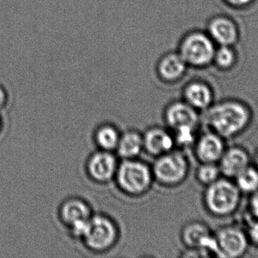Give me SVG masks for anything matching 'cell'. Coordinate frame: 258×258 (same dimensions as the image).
Instances as JSON below:
<instances>
[{
    "instance_id": "cell-1",
    "label": "cell",
    "mask_w": 258,
    "mask_h": 258,
    "mask_svg": "<svg viewBox=\"0 0 258 258\" xmlns=\"http://www.w3.org/2000/svg\"><path fill=\"white\" fill-rule=\"evenodd\" d=\"M201 123L226 141L239 137L252 124L254 111L251 106L240 98H223L203 112Z\"/></svg>"
},
{
    "instance_id": "cell-2",
    "label": "cell",
    "mask_w": 258,
    "mask_h": 258,
    "mask_svg": "<svg viewBox=\"0 0 258 258\" xmlns=\"http://www.w3.org/2000/svg\"><path fill=\"white\" fill-rule=\"evenodd\" d=\"M242 195L233 180L221 177L205 187L203 206L206 212L213 218H230L240 209Z\"/></svg>"
},
{
    "instance_id": "cell-3",
    "label": "cell",
    "mask_w": 258,
    "mask_h": 258,
    "mask_svg": "<svg viewBox=\"0 0 258 258\" xmlns=\"http://www.w3.org/2000/svg\"><path fill=\"white\" fill-rule=\"evenodd\" d=\"M216 47L207 32L192 30L183 35L177 51L189 68L203 69L212 65Z\"/></svg>"
},
{
    "instance_id": "cell-4",
    "label": "cell",
    "mask_w": 258,
    "mask_h": 258,
    "mask_svg": "<svg viewBox=\"0 0 258 258\" xmlns=\"http://www.w3.org/2000/svg\"><path fill=\"white\" fill-rule=\"evenodd\" d=\"M114 180L122 192L132 196L145 194L154 177L152 168L138 159H125L119 163Z\"/></svg>"
},
{
    "instance_id": "cell-5",
    "label": "cell",
    "mask_w": 258,
    "mask_h": 258,
    "mask_svg": "<svg viewBox=\"0 0 258 258\" xmlns=\"http://www.w3.org/2000/svg\"><path fill=\"white\" fill-rule=\"evenodd\" d=\"M154 180L165 186L181 184L189 176L190 163L187 156L180 150L156 157L151 167Z\"/></svg>"
},
{
    "instance_id": "cell-6",
    "label": "cell",
    "mask_w": 258,
    "mask_h": 258,
    "mask_svg": "<svg viewBox=\"0 0 258 258\" xmlns=\"http://www.w3.org/2000/svg\"><path fill=\"white\" fill-rule=\"evenodd\" d=\"M119 236V228L112 218L104 215H92L82 241L93 252H105L116 245Z\"/></svg>"
},
{
    "instance_id": "cell-7",
    "label": "cell",
    "mask_w": 258,
    "mask_h": 258,
    "mask_svg": "<svg viewBox=\"0 0 258 258\" xmlns=\"http://www.w3.org/2000/svg\"><path fill=\"white\" fill-rule=\"evenodd\" d=\"M214 236L219 257H243L251 245L246 230L236 224H227L219 227L214 233Z\"/></svg>"
},
{
    "instance_id": "cell-8",
    "label": "cell",
    "mask_w": 258,
    "mask_h": 258,
    "mask_svg": "<svg viewBox=\"0 0 258 258\" xmlns=\"http://www.w3.org/2000/svg\"><path fill=\"white\" fill-rule=\"evenodd\" d=\"M206 31L216 45L235 46L240 39L239 25L233 18L227 15L212 17L208 21Z\"/></svg>"
},
{
    "instance_id": "cell-9",
    "label": "cell",
    "mask_w": 258,
    "mask_h": 258,
    "mask_svg": "<svg viewBox=\"0 0 258 258\" xmlns=\"http://www.w3.org/2000/svg\"><path fill=\"white\" fill-rule=\"evenodd\" d=\"M119 163L113 151L99 149L88 159L86 171L93 181L108 183L114 180Z\"/></svg>"
},
{
    "instance_id": "cell-10",
    "label": "cell",
    "mask_w": 258,
    "mask_h": 258,
    "mask_svg": "<svg viewBox=\"0 0 258 258\" xmlns=\"http://www.w3.org/2000/svg\"><path fill=\"white\" fill-rule=\"evenodd\" d=\"M192 148L194 156L200 163L218 164L227 145L224 138L206 130L197 136Z\"/></svg>"
},
{
    "instance_id": "cell-11",
    "label": "cell",
    "mask_w": 258,
    "mask_h": 258,
    "mask_svg": "<svg viewBox=\"0 0 258 258\" xmlns=\"http://www.w3.org/2000/svg\"><path fill=\"white\" fill-rule=\"evenodd\" d=\"M164 119L171 130L186 127L198 128L201 124L200 112L183 99L172 101L167 106Z\"/></svg>"
},
{
    "instance_id": "cell-12",
    "label": "cell",
    "mask_w": 258,
    "mask_h": 258,
    "mask_svg": "<svg viewBox=\"0 0 258 258\" xmlns=\"http://www.w3.org/2000/svg\"><path fill=\"white\" fill-rule=\"evenodd\" d=\"M218 165L222 177L234 180L238 174L251 165V154L242 145L227 146Z\"/></svg>"
},
{
    "instance_id": "cell-13",
    "label": "cell",
    "mask_w": 258,
    "mask_h": 258,
    "mask_svg": "<svg viewBox=\"0 0 258 258\" xmlns=\"http://www.w3.org/2000/svg\"><path fill=\"white\" fill-rule=\"evenodd\" d=\"M183 100L202 113L215 102V90L206 80H192L183 88Z\"/></svg>"
},
{
    "instance_id": "cell-14",
    "label": "cell",
    "mask_w": 258,
    "mask_h": 258,
    "mask_svg": "<svg viewBox=\"0 0 258 258\" xmlns=\"http://www.w3.org/2000/svg\"><path fill=\"white\" fill-rule=\"evenodd\" d=\"M188 65L177 51H168L158 61L156 72L158 77L165 83L180 81L187 71Z\"/></svg>"
},
{
    "instance_id": "cell-15",
    "label": "cell",
    "mask_w": 258,
    "mask_h": 258,
    "mask_svg": "<svg viewBox=\"0 0 258 258\" xmlns=\"http://www.w3.org/2000/svg\"><path fill=\"white\" fill-rule=\"evenodd\" d=\"M144 150L150 156L158 157L175 148L172 132L161 127H153L143 134Z\"/></svg>"
},
{
    "instance_id": "cell-16",
    "label": "cell",
    "mask_w": 258,
    "mask_h": 258,
    "mask_svg": "<svg viewBox=\"0 0 258 258\" xmlns=\"http://www.w3.org/2000/svg\"><path fill=\"white\" fill-rule=\"evenodd\" d=\"M92 208L89 203L80 198L65 200L59 210L60 221L69 228L74 224L88 221L92 216Z\"/></svg>"
},
{
    "instance_id": "cell-17",
    "label": "cell",
    "mask_w": 258,
    "mask_h": 258,
    "mask_svg": "<svg viewBox=\"0 0 258 258\" xmlns=\"http://www.w3.org/2000/svg\"><path fill=\"white\" fill-rule=\"evenodd\" d=\"M143 150V134L135 130H126L121 133L116 151L122 160L138 159Z\"/></svg>"
},
{
    "instance_id": "cell-18",
    "label": "cell",
    "mask_w": 258,
    "mask_h": 258,
    "mask_svg": "<svg viewBox=\"0 0 258 258\" xmlns=\"http://www.w3.org/2000/svg\"><path fill=\"white\" fill-rule=\"evenodd\" d=\"M239 61V55L233 45H217L214 55L212 65L218 71L228 72L236 68Z\"/></svg>"
},
{
    "instance_id": "cell-19",
    "label": "cell",
    "mask_w": 258,
    "mask_h": 258,
    "mask_svg": "<svg viewBox=\"0 0 258 258\" xmlns=\"http://www.w3.org/2000/svg\"><path fill=\"white\" fill-rule=\"evenodd\" d=\"M120 135L115 126L103 124L95 130L94 139L99 149L113 151H116Z\"/></svg>"
},
{
    "instance_id": "cell-20",
    "label": "cell",
    "mask_w": 258,
    "mask_h": 258,
    "mask_svg": "<svg viewBox=\"0 0 258 258\" xmlns=\"http://www.w3.org/2000/svg\"><path fill=\"white\" fill-rule=\"evenodd\" d=\"M233 181L242 195H251L258 189V170L254 165H249Z\"/></svg>"
},
{
    "instance_id": "cell-21",
    "label": "cell",
    "mask_w": 258,
    "mask_h": 258,
    "mask_svg": "<svg viewBox=\"0 0 258 258\" xmlns=\"http://www.w3.org/2000/svg\"><path fill=\"white\" fill-rule=\"evenodd\" d=\"M221 176L218 164L200 163L196 171V178L202 186L206 187L219 180Z\"/></svg>"
},
{
    "instance_id": "cell-22",
    "label": "cell",
    "mask_w": 258,
    "mask_h": 258,
    "mask_svg": "<svg viewBox=\"0 0 258 258\" xmlns=\"http://www.w3.org/2000/svg\"><path fill=\"white\" fill-rule=\"evenodd\" d=\"M197 128L194 127H181L177 130H172L174 142L176 147L180 148H189L192 147L197 139Z\"/></svg>"
},
{
    "instance_id": "cell-23",
    "label": "cell",
    "mask_w": 258,
    "mask_h": 258,
    "mask_svg": "<svg viewBox=\"0 0 258 258\" xmlns=\"http://www.w3.org/2000/svg\"><path fill=\"white\" fill-rule=\"evenodd\" d=\"M248 212L251 220H258V189L248 195Z\"/></svg>"
},
{
    "instance_id": "cell-24",
    "label": "cell",
    "mask_w": 258,
    "mask_h": 258,
    "mask_svg": "<svg viewBox=\"0 0 258 258\" xmlns=\"http://www.w3.org/2000/svg\"><path fill=\"white\" fill-rule=\"evenodd\" d=\"M246 233L250 245L258 248V220H252L247 229Z\"/></svg>"
},
{
    "instance_id": "cell-25",
    "label": "cell",
    "mask_w": 258,
    "mask_h": 258,
    "mask_svg": "<svg viewBox=\"0 0 258 258\" xmlns=\"http://www.w3.org/2000/svg\"><path fill=\"white\" fill-rule=\"evenodd\" d=\"M222 1L229 7L236 10H240V9L249 8L255 3L256 0H222Z\"/></svg>"
},
{
    "instance_id": "cell-26",
    "label": "cell",
    "mask_w": 258,
    "mask_h": 258,
    "mask_svg": "<svg viewBox=\"0 0 258 258\" xmlns=\"http://www.w3.org/2000/svg\"><path fill=\"white\" fill-rule=\"evenodd\" d=\"M6 100H7V95L6 91L2 86H0V109L6 105Z\"/></svg>"
},
{
    "instance_id": "cell-27",
    "label": "cell",
    "mask_w": 258,
    "mask_h": 258,
    "mask_svg": "<svg viewBox=\"0 0 258 258\" xmlns=\"http://www.w3.org/2000/svg\"><path fill=\"white\" fill-rule=\"evenodd\" d=\"M254 166L256 167V168L258 170V148H257V150H256L255 154H254Z\"/></svg>"
},
{
    "instance_id": "cell-28",
    "label": "cell",
    "mask_w": 258,
    "mask_h": 258,
    "mask_svg": "<svg viewBox=\"0 0 258 258\" xmlns=\"http://www.w3.org/2000/svg\"><path fill=\"white\" fill-rule=\"evenodd\" d=\"M0 127H1V123H0Z\"/></svg>"
}]
</instances>
